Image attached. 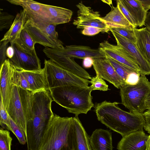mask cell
<instances>
[{
	"label": "cell",
	"instance_id": "cell-5",
	"mask_svg": "<svg viewBox=\"0 0 150 150\" xmlns=\"http://www.w3.org/2000/svg\"><path fill=\"white\" fill-rule=\"evenodd\" d=\"M33 116L26 125L36 131H41L47 128L54 113L52 110L53 101L49 90L33 92L31 96Z\"/></svg>",
	"mask_w": 150,
	"mask_h": 150
},
{
	"label": "cell",
	"instance_id": "cell-10",
	"mask_svg": "<svg viewBox=\"0 0 150 150\" xmlns=\"http://www.w3.org/2000/svg\"><path fill=\"white\" fill-rule=\"evenodd\" d=\"M11 4L22 6L28 19L36 24H49L46 4L31 0H7Z\"/></svg>",
	"mask_w": 150,
	"mask_h": 150
},
{
	"label": "cell",
	"instance_id": "cell-23",
	"mask_svg": "<svg viewBox=\"0 0 150 150\" xmlns=\"http://www.w3.org/2000/svg\"><path fill=\"white\" fill-rule=\"evenodd\" d=\"M111 11L102 19L112 28H122L134 30L137 28L133 26L125 18L118 7L111 6Z\"/></svg>",
	"mask_w": 150,
	"mask_h": 150
},
{
	"label": "cell",
	"instance_id": "cell-39",
	"mask_svg": "<svg viewBox=\"0 0 150 150\" xmlns=\"http://www.w3.org/2000/svg\"><path fill=\"white\" fill-rule=\"evenodd\" d=\"M8 44V43H6L5 41H0V66L6 59V51Z\"/></svg>",
	"mask_w": 150,
	"mask_h": 150
},
{
	"label": "cell",
	"instance_id": "cell-18",
	"mask_svg": "<svg viewBox=\"0 0 150 150\" xmlns=\"http://www.w3.org/2000/svg\"><path fill=\"white\" fill-rule=\"evenodd\" d=\"M149 135L143 130L131 133L123 137L118 143V150H146Z\"/></svg>",
	"mask_w": 150,
	"mask_h": 150
},
{
	"label": "cell",
	"instance_id": "cell-28",
	"mask_svg": "<svg viewBox=\"0 0 150 150\" xmlns=\"http://www.w3.org/2000/svg\"><path fill=\"white\" fill-rule=\"evenodd\" d=\"M105 56V58L110 63L116 73L125 82L127 76L130 73L133 72H137L130 67L118 62L107 56Z\"/></svg>",
	"mask_w": 150,
	"mask_h": 150
},
{
	"label": "cell",
	"instance_id": "cell-36",
	"mask_svg": "<svg viewBox=\"0 0 150 150\" xmlns=\"http://www.w3.org/2000/svg\"><path fill=\"white\" fill-rule=\"evenodd\" d=\"M117 6L118 7L121 12L133 26L137 28V25L135 21L125 6L122 0L116 1Z\"/></svg>",
	"mask_w": 150,
	"mask_h": 150
},
{
	"label": "cell",
	"instance_id": "cell-11",
	"mask_svg": "<svg viewBox=\"0 0 150 150\" xmlns=\"http://www.w3.org/2000/svg\"><path fill=\"white\" fill-rule=\"evenodd\" d=\"M110 31L116 40L117 45L125 50L135 59L140 69V75L150 74V63L142 55L135 44L117 33Z\"/></svg>",
	"mask_w": 150,
	"mask_h": 150
},
{
	"label": "cell",
	"instance_id": "cell-25",
	"mask_svg": "<svg viewBox=\"0 0 150 150\" xmlns=\"http://www.w3.org/2000/svg\"><path fill=\"white\" fill-rule=\"evenodd\" d=\"M75 137L78 150H92L90 137L78 116L73 117Z\"/></svg>",
	"mask_w": 150,
	"mask_h": 150
},
{
	"label": "cell",
	"instance_id": "cell-31",
	"mask_svg": "<svg viewBox=\"0 0 150 150\" xmlns=\"http://www.w3.org/2000/svg\"><path fill=\"white\" fill-rule=\"evenodd\" d=\"M13 67L14 69L12 78L13 84L23 89L30 91L29 84L25 78L19 70Z\"/></svg>",
	"mask_w": 150,
	"mask_h": 150
},
{
	"label": "cell",
	"instance_id": "cell-45",
	"mask_svg": "<svg viewBox=\"0 0 150 150\" xmlns=\"http://www.w3.org/2000/svg\"><path fill=\"white\" fill-rule=\"evenodd\" d=\"M145 106L146 109L150 110V95L146 100Z\"/></svg>",
	"mask_w": 150,
	"mask_h": 150
},
{
	"label": "cell",
	"instance_id": "cell-16",
	"mask_svg": "<svg viewBox=\"0 0 150 150\" xmlns=\"http://www.w3.org/2000/svg\"><path fill=\"white\" fill-rule=\"evenodd\" d=\"M13 47L15 54L13 57L9 59L12 65L15 68L26 71L41 70L40 61L37 55H31L19 50L15 44L10 42Z\"/></svg>",
	"mask_w": 150,
	"mask_h": 150
},
{
	"label": "cell",
	"instance_id": "cell-14",
	"mask_svg": "<svg viewBox=\"0 0 150 150\" xmlns=\"http://www.w3.org/2000/svg\"><path fill=\"white\" fill-rule=\"evenodd\" d=\"M50 48L56 53L71 58L84 59L87 57L93 59L105 58V55L98 49H92L87 46L72 45L62 48Z\"/></svg>",
	"mask_w": 150,
	"mask_h": 150
},
{
	"label": "cell",
	"instance_id": "cell-22",
	"mask_svg": "<svg viewBox=\"0 0 150 150\" xmlns=\"http://www.w3.org/2000/svg\"><path fill=\"white\" fill-rule=\"evenodd\" d=\"M49 24L56 25L69 22L73 14L71 10L64 8L46 4Z\"/></svg>",
	"mask_w": 150,
	"mask_h": 150
},
{
	"label": "cell",
	"instance_id": "cell-35",
	"mask_svg": "<svg viewBox=\"0 0 150 150\" xmlns=\"http://www.w3.org/2000/svg\"><path fill=\"white\" fill-rule=\"evenodd\" d=\"M90 83L91 84L90 87L92 91L98 90L106 91L108 90V86L105 82L97 76L91 78Z\"/></svg>",
	"mask_w": 150,
	"mask_h": 150
},
{
	"label": "cell",
	"instance_id": "cell-2",
	"mask_svg": "<svg viewBox=\"0 0 150 150\" xmlns=\"http://www.w3.org/2000/svg\"><path fill=\"white\" fill-rule=\"evenodd\" d=\"M38 150H78L73 117L54 113Z\"/></svg>",
	"mask_w": 150,
	"mask_h": 150
},
{
	"label": "cell",
	"instance_id": "cell-3",
	"mask_svg": "<svg viewBox=\"0 0 150 150\" xmlns=\"http://www.w3.org/2000/svg\"><path fill=\"white\" fill-rule=\"evenodd\" d=\"M53 101L69 113L78 116L87 114L94 107L90 86L69 85L49 89Z\"/></svg>",
	"mask_w": 150,
	"mask_h": 150
},
{
	"label": "cell",
	"instance_id": "cell-37",
	"mask_svg": "<svg viewBox=\"0 0 150 150\" xmlns=\"http://www.w3.org/2000/svg\"><path fill=\"white\" fill-rule=\"evenodd\" d=\"M140 74L136 72L130 73L127 76L125 81V84L134 85L137 84L139 81Z\"/></svg>",
	"mask_w": 150,
	"mask_h": 150
},
{
	"label": "cell",
	"instance_id": "cell-15",
	"mask_svg": "<svg viewBox=\"0 0 150 150\" xmlns=\"http://www.w3.org/2000/svg\"><path fill=\"white\" fill-rule=\"evenodd\" d=\"M14 68L9 59L0 66V97L6 110L11 98L13 84L12 78Z\"/></svg>",
	"mask_w": 150,
	"mask_h": 150
},
{
	"label": "cell",
	"instance_id": "cell-41",
	"mask_svg": "<svg viewBox=\"0 0 150 150\" xmlns=\"http://www.w3.org/2000/svg\"><path fill=\"white\" fill-rule=\"evenodd\" d=\"M93 59L91 57H87L83 59V67L86 68L91 67L93 65Z\"/></svg>",
	"mask_w": 150,
	"mask_h": 150
},
{
	"label": "cell",
	"instance_id": "cell-34",
	"mask_svg": "<svg viewBox=\"0 0 150 150\" xmlns=\"http://www.w3.org/2000/svg\"><path fill=\"white\" fill-rule=\"evenodd\" d=\"M0 123L1 127L9 131L10 125V118L0 97Z\"/></svg>",
	"mask_w": 150,
	"mask_h": 150
},
{
	"label": "cell",
	"instance_id": "cell-38",
	"mask_svg": "<svg viewBox=\"0 0 150 150\" xmlns=\"http://www.w3.org/2000/svg\"><path fill=\"white\" fill-rule=\"evenodd\" d=\"M100 32H104L103 30L100 29L93 28H86L83 29L81 33L83 35L92 36L96 35Z\"/></svg>",
	"mask_w": 150,
	"mask_h": 150
},
{
	"label": "cell",
	"instance_id": "cell-9",
	"mask_svg": "<svg viewBox=\"0 0 150 150\" xmlns=\"http://www.w3.org/2000/svg\"><path fill=\"white\" fill-rule=\"evenodd\" d=\"M98 49L104 55L130 67L140 74V69L135 59L120 47L105 40L100 44Z\"/></svg>",
	"mask_w": 150,
	"mask_h": 150
},
{
	"label": "cell",
	"instance_id": "cell-44",
	"mask_svg": "<svg viewBox=\"0 0 150 150\" xmlns=\"http://www.w3.org/2000/svg\"><path fill=\"white\" fill-rule=\"evenodd\" d=\"M144 25L150 31V11L147 12Z\"/></svg>",
	"mask_w": 150,
	"mask_h": 150
},
{
	"label": "cell",
	"instance_id": "cell-17",
	"mask_svg": "<svg viewBox=\"0 0 150 150\" xmlns=\"http://www.w3.org/2000/svg\"><path fill=\"white\" fill-rule=\"evenodd\" d=\"M24 28L27 30L35 44H39L45 47L54 48L64 47L61 41L54 39L30 19L27 20Z\"/></svg>",
	"mask_w": 150,
	"mask_h": 150
},
{
	"label": "cell",
	"instance_id": "cell-4",
	"mask_svg": "<svg viewBox=\"0 0 150 150\" xmlns=\"http://www.w3.org/2000/svg\"><path fill=\"white\" fill-rule=\"evenodd\" d=\"M33 92L13 84L6 109L10 117L26 134L27 123L33 116L31 100Z\"/></svg>",
	"mask_w": 150,
	"mask_h": 150
},
{
	"label": "cell",
	"instance_id": "cell-7",
	"mask_svg": "<svg viewBox=\"0 0 150 150\" xmlns=\"http://www.w3.org/2000/svg\"><path fill=\"white\" fill-rule=\"evenodd\" d=\"M44 71L49 90L69 85L87 87L88 79L80 77L62 68L50 59H45Z\"/></svg>",
	"mask_w": 150,
	"mask_h": 150
},
{
	"label": "cell",
	"instance_id": "cell-43",
	"mask_svg": "<svg viewBox=\"0 0 150 150\" xmlns=\"http://www.w3.org/2000/svg\"><path fill=\"white\" fill-rule=\"evenodd\" d=\"M144 10L147 12L150 9V0H138Z\"/></svg>",
	"mask_w": 150,
	"mask_h": 150
},
{
	"label": "cell",
	"instance_id": "cell-6",
	"mask_svg": "<svg viewBox=\"0 0 150 150\" xmlns=\"http://www.w3.org/2000/svg\"><path fill=\"white\" fill-rule=\"evenodd\" d=\"M121 103L130 112L143 114L146 109L145 101L150 95V82L141 75L134 85L125 84L120 89Z\"/></svg>",
	"mask_w": 150,
	"mask_h": 150
},
{
	"label": "cell",
	"instance_id": "cell-13",
	"mask_svg": "<svg viewBox=\"0 0 150 150\" xmlns=\"http://www.w3.org/2000/svg\"><path fill=\"white\" fill-rule=\"evenodd\" d=\"M93 65L96 76L106 80L117 88L120 89L125 84L105 58L93 59Z\"/></svg>",
	"mask_w": 150,
	"mask_h": 150
},
{
	"label": "cell",
	"instance_id": "cell-21",
	"mask_svg": "<svg viewBox=\"0 0 150 150\" xmlns=\"http://www.w3.org/2000/svg\"><path fill=\"white\" fill-rule=\"evenodd\" d=\"M28 19L25 10H21L16 14L11 26L0 41H5L8 43L13 42L18 38Z\"/></svg>",
	"mask_w": 150,
	"mask_h": 150
},
{
	"label": "cell",
	"instance_id": "cell-33",
	"mask_svg": "<svg viewBox=\"0 0 150 150\" xmlns=\"http://www.w3.org/2000/svg\"><path fill=\"white\" fill-rule=\"evenodd\" d=\"M110 30L117 33L135 44L136 37L134 30L122 28H110Z\"/></svg>",
	"mask_w": 150,
	"mask_h": 150
},
{
	"label": "cell",
	"instance_id": "cell-19",
	"mask_svg": "<svg viewBox=\"0 0 150 150\" xmlns=\"http://www.w3.org/2000/svg\"><path fill=\"white\" fill-rule=\"evenodd\" d=\"M90 139L92 150H113L112 133L108 130L96 129Z\"/></svg>",
	"mask_w": 150,
	"mask_h": 150
},
{
	"label": "cell",
	"instance_id": "cell-30",
	"mask_svg": "<svg viewBox=\"0 0 150 150\" xmlns=\"http://www.w3.org/2000/svg\"><path fill=\"white\" fill-rule=\"evenodd\" d=\"M12 138L8 130L0 129V150H11Z\"/></svg>",
	"mask_w": 150,
	"mask_h": 150
},
{
	"label": "cell",
	"instance_id": "cell-1",
	"mask_svg": "<svg viewBox=\"0 0 150 150\" xmlns=\"http://www.w3.org/2000/svg\"><path fill=\"white\" fill-rule=\"evenodd\" d=\"M119 104L106 100L96 103L94 111L98 120L122 137L143 130L145 119L143 114L124 111L119 107Z\"/></svg>",
	"mask_w": 150,
	"mask_h": 150
},
{
	"label": "cell",
	"instance_id": "cell-20",
	"mask_svg": "<svg viewBox=\"0 0 150 150\" xmlns=\"http://www.w3.org/2000/svg\"><path fill=\"white\" fill-rule=\"evenodd\" d=\"M17 69L27 80L31 91L35 92L43 90H49L43 69L41 70L35 71Z\"/></svg>",
	"mask_w": 150,
	"mask_h": 150
},
{
	"label": "cell",
	"instance_id": "cell-42",
	"mask_svg": "<svg viewBox=\"0 0 150 150\" xmlns=\"http://www.w3.org/2000/svg\"><path fill=\"white\" fill-rule=\"evenodd\" d=\"M15 54V50L13 46L11 45L7 48L6 51V54L8 59H10L12 58L14 56Z\"/></svg>",
	"mask_w": 150,
	"mask_h": 150
},
{
	"label": "cell",
	"instance_id": "cell-24",
	"mask_svg": "<svg viewBox=\"0 0 150 150\" xmlns=\"http://www.w3.org/2000/svg\"><path fill=\"white\" fill-rule=\"evenodd\" d=\"M134 30L136 45L142 55L150 63V31L146 27Z\"/></svg>",
	"mask_w": 150,
	"mask_h": 150
},
{
	"label": "cell",
	"instance_id": "cell-26",
	"mask_svg": "<svg viewBox=\"0 0 150 150\" xmlns=\"http://www.w3.org/2000/svg\"><path fill=\"white\" fill-rule=\"evenodd\" d=\"M125 7L135 21L137 26L144 25L147 12L138 0H122Z\"/></svg>",
	"mask_w": 150,
	"mask_h": 150
},
{
	"label": "cell",
	"instance_id": "cell-40",
	"mask_svg": "<svg viewBox=\"0 0 150 150\" xmlns=\"http://www.w3.org/2000/svg\"><path fill=\"white\" fill-rule=\"evenodd\" d=\"M143 114L145 119L144 128L150 135V110L144 112Z\"/></svg>",
	"mask_w": 150,
	"mask_h": 150
},
{
	"label": "cell",
	"instance_id": "cell-47",
	"mask_svg": "<svg viewBox=\"0 0 150 150\" xmlns=\"http://www.w3.org/2000/svg\"><path fill=\"white\" fill-rule=\"evenodd\" d=\"M101 1L105 3H106L110 6L111 5H112V1L111 0H102Z\"/></svg>",
	"mask_w": 150,
	"mask_h": 150
},
{
	"label": "cell",
	"instance_id": "cell-29",
	"mask_svg": "<svg viewBox=\"0 0 150 150\" xmlns=\"http://www.w3.org/2000/svg\"><path fill=\"white\" fill-rule=\"evenodd\" d=\"M9 130L11 131L15 135L20 144L24 145L27 143L26 133L10 117Z\"/></svg>",
	"mask_w": 150,
	"mask_h": 150
},
{
	"label": "cell",
	"instance_id": "cell-8",
	"mask_svg": "<svg viewBox=\"0 0 150 150\" xmlns=\"http://www.w3.org/2000/svg\"><path fill=\"white\" fill-rule=\"evenodd\" d=\"M78 10L77 17L74 20L73 24L79 29L93 27L102 29L104 33L110 31V27L103 20L99 12L94 11L91 8L84 5L81 1L76 5Z\"/></svg>",
	"mask_w": 150,
	"mask_h": 150
},
{
	"label": "cell",
	"instance_id": "cell-46",
	"mask_svg": "<svg viewBox=\"0 0 150 150\" xmlns=\"http://www.w3.org/2000/svg\"><path fill=\"white\" fill-rule=\"evenodd\" d=\"M146 150H150V135L149 136L146 142Z\"/></svg>",
	"mask_w": 150,
	"mask_h": 150
},
{
	"label": "cell",
	"instance_id": "cell-12",
	"mask_svg": "<svg viewBox=\"0 0 150 150\" xmlns=\"http://www.w3.org/2000/svg\"><path fill=\"white\" fill-rule=\"evenodd\" d=\"M43 51L47 57L62 68L82 78H91L89 73L73 59L56 53L49 47H45Z\"/></svg>",
	"mask_w": 150,
	"mask_h": 150
},
{
	"label": "cell",
	"instance_id": "cell-27",
	"mask_svg": "<svg viewBox=\"0 0 150 150\" xmlns=\"http://www.w3.org/2000/svg\"><path fill=\"white\" fill-rule=\"evenodd\" d=\"M14 43L20 51L31 54L37 55L35 48V44L27 30L24 28L18 38L11 42Z\"/></svg>",
	"mask_w": 150,
	"mask_h": 150
},
{
	"label": "cell",
	"instance_id": "cell-32",
	"mask_svg": "<svg viewBox=\"0 0 150 150\" xmlns=\"http://www.w3.org/2000/svg\"><path fill=\"white\" fill-rule=\"evenodd\" d=\"M15 16L7 12L3 11L2 9L0 11V30L4 29H9L11 26Z\"/></svg>",
	"mask_w": 150,
	"mask_h": 150
}]
</instances>
